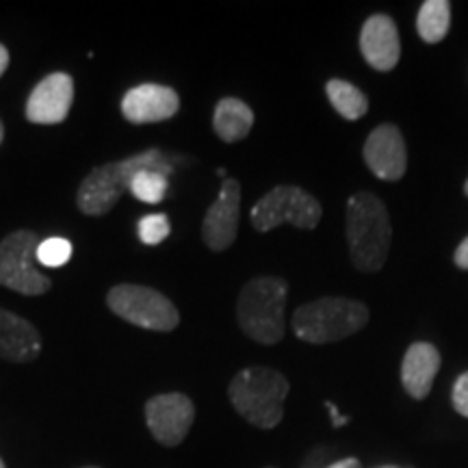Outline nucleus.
Here are the masks:
<instances>
[{
    "mask_svg": "<svg viewBox=\"0 0 468 468\" xmlns=\"http://www.w3.org/2000/svg\"><path fill=\"white\" fill-rule=\"evenodd\" d=\"M139 172H161L169 178L174 174V163L159 148H150L128 156V159L91 169L76 193V204H79L80 213L90 215V218L107 215L131 189L133 178Z\"/></svg>",
    "mask_w": 468,
    "mask_h": 468,
    "instance_id": "1",
    "label": "nucleus"
},
{
    "mask_svg": "<svg viewBox=\"0 0 468 468\" xmlns=\"http://www.w3.org/2000/svg\"><path fill=\"white\" fill-rule=\"evenodd\" d=\"M390 228L388 210L376 193H356L347 202V243L354 265L360 271H378L388 259Z\"/></svg>",
    "mask_w": 468,
    "mask_h": 468,
    "instance_id": "2",
    "label": "nucleus"
},
{
    "mask_svg": "<svg viewBox=\"0 0 468 468\" xmlns=\"http://www.w3.org/2000/svg\"><path fill=\"white\" fill-rule=\"evenodd\" d=\"M289 379L267 367H250L237 373L228 388L230 401L248 423L261 430H273L284 417Z\"/></svg>",
    "mask_w": 468,
    "mask_h": 468,
    "instance_id": "3",
    "label": "nucleus"
},
{
    "mask_svg": "<svg viewBox=\"0 0 468 468\" xmlns=\"http://www.w3.org/2000/svg\"><path fill=\"white\" fill-rule=\"evenodd\" d=\"M289 286L282 278L262 276L243 286L237 302V319L251 341L276 345L284 338V306Z\"/></svg>",
    "mask_w": 468,
    "mask_h": 468,
    "instance_id": "4",
    "label": "nucleus"
},
{
    "mask_svg": "<svg viewBox=\"0 0 468 468\" xmlns=\"http://www.w3.org/2000/svg\"><path fill=\"white\" fill-rule=\"evenodd\" d=\"M367 321L368 310L365 303L347 297H321L295 310L292 330L302 341L325 345L356 335Z\"/></svg>",
    "mask_w": 468,
    "mask_h": 468,
    "instance_id": "5",
    "label": "nucleus"
},
{
    "mask_svg": "<svg viewBox=\"0 0 468 468\" xmlns=\"http://www.w3.org/2000/svg\"><path fill=\"white\" fill-rule=\"evenodd\" d=\"M107 303L117 317L144 330L172 332L180 324V314L172 300L150 286L117 284L109 291Z\"/></svg>",
    "mask_w": 468,
    "mask_h": 468,
    "instance_id": "6",
    "label": "nucleus"
},
{
    "mask_svg": "<svg viewBox=\"0 0 468 468\" xmlns=\"http://www.w3.org/2000/svg\"><path fill=\"white\" fill-rule=\"evenodd\" d=\"M321 204L302 186L278 185L254 204L250 219L259 232H269L282 224L313 230L321 221Z\"/></svg>",
    "mask_w": 468,
    "mask_h": 468,
    "instance_id": "7",
    "label": "nucleus"
},
{
    "mask_svg": "<svg viewBox=\"0 0 468 468\" xmlns=\"http://www.w3.org/2000/svg\"><path fill=\"white\" fill-rule=\"evenodd\" d=\"M37 245L31 230H16L0 241V284L22 295H44L50 291V278L33 262L37 259Z\"/></svg>",
    "mask_w": 468,
    "mask_h": 468,
    "instance_id": "8",
    "label": "nucleus"
},
{
    "mask_svg": "<svg viewBox=\"0 0 468 468\" xmlns=\"http://www.w3.org/2000/svg\"><path fill=\"white\" fill-rule=\"evenodd\" d=\"M196 406L183 393L156 395L145 403V423L156 442L165 447H178L189 434Z\"/></svg>",
    "mask_w": 468,
    "mask_h": 468,
    "instance_id": "9",
    "label": "nucleus"
},
{
    "mask_svg": "<svg viewBox=\"0 0 468 468\" xmlns=\"http://www.w3.org/2000/svg\"><path fill=\"white\" fill-rule=\"evenodd\" d=\"M239 218H241V185L234 178L221 183L219 197L207 210L202 221V241L208 250L224 251L230 248L239 234Z\"/></svg>",
    "mask_w": 468,
    "mask_h": 468,
    "instance_id": "10",
    "label": "nucleus"
},
{
    "mask_svg": "<svg viewBox=\"0 0 468 468\" xmlns=\"http://www.w3.org/2000/svg\"><path fill=\"white\" fill-rule=\"evenodd\" d=\"M74 101V80L66 72L48 74L35 85L27 101V120L33 124H61Z\"/></svg>",
    "mask_w": 468,
    "mask_h": 468,
    "instance_id": "11",
    "label": "nucleus"
},
{
    "mask_svg": "<svg viewBox=\"0 0 468 468\" xmlns=\"http://www.w3.org/2000/svg\"><path fill=\"white\" fill-rule=\"evenodd\" d=\"M368 169L378 176L379 180H393L403 178L408 167V150L403 134L393 124H382L368 134L365 148H362Z\"/></svg>",
    "mask_w": 468,
    "mask_h": 468,
    "instance_id": "12",
    "label": "nucleus"
},
{
    "mask_svg": "<svg viewBox=\"0 0 468 468\" xmlns=\"http://www.w3.org/2000/svg\"><path fill=\"white\" fill-rule=\"evenodd\" d=\"M180 109V98L172 87L144 83L126 91L122 101V113L133 124H154L174 117Z\"/></svg>",
    "mask_w": 468,
    "mask_h": 468,
    "instance_id": "13",
    "label": "nucleus"
},
{
    "mask_svg": "<svg viewBox=\"0 0 468 468\" xmlns=\"http://www.w3.org/2000/svg\"><path fill=\"white\" fill-rule=\"evenodd\" d=\"M360 52L379 72H388L401 57L399 33L388 16H371L360 31Z\"/></svg>",
    "mask_w": 468,
    "mask_h": 468,
    "instance_id": "14",
    "label": "nucleus"
},
{
    "mask_svg": "<svg viewBox=\"0 0 468 468\" xmlns=\"http://www.w3.org/2000/svg\"><path fill=\"white\" fill-rule=\"evenodd\" d=\"M42 354V336L31 321L0 308V358L33 362Z\"/></svg>",
    "mask_w": 468,
    "mask_h": 468,
    "instance_id": "15",
    "label": "nucleus"
},
{
    "mask_svg": "<svg viewBox=\"0 0 468 468\" xmlns=\"http://www.w3.org/2000/svg\"><path fill=\"white\" fill-rule=\"evenodd\" d=\"M441 368V354L434 345L430 343H414L406 351V358L401 365V382L414 399H425L430 395L431 384Z\"/></svg>",
    "mask_w": 468,
    "mask_h": 468,
    "instance_id": "16",
    "label": "nucleus"
},
{
    "mask_svg": "<svg viewBox=\"0 0 468 468\" xmlns=\"http://www.w3.org/2000/svg\"><path fill=\"white\" fill-rule=\"evenodd\" d=\"M254 126V111L239 98H224L218 102L213 115V128L218 137L226 144L245 139Z\"/></svg>",
    "mask_w": 468,
    "mask_h": 468,
    "instance_id": "17",
    "label": "nucleus"
},
{
    "mask_svg": "<svg viewBox=\"0 0 468 468\" xmlns=\"http://www.w3.org/2000/svg\"><path fill=\"white\" fill-rule=\"evenodd\" d=\"M452 25V5L447 0H427L419 11L417 31L425 44L442 42Z\"/></svg>",
    "mask_w": 468,
    "mask_h": 468,
    "instance_id": "18",
    "label": "nucleus"
},
{
    "mask_svg": "<svg viewBox=\"0 0 468 468\" xmlns=\"http://www.w3.org/2000/svg\"><path fill=\"white\" fill-rule=\"evenodd\" d=\"M327 98H330L332 107L338 111V115H343L345 120H360L362 115L368 111V101L358 87L347 83V80L332 79L325 85Z\"/></svg>",
    "mask_w": 468,
    "mask_h": 468,
    "instance_id": "19",
    "label": "nucleus"
},
{
    "mask_svg": "<svg viewBox=\"0 0 468 468\" xmlns=\"http://www.w3.org/2000/svg\"><path fill=\"white\" fill-rule=\"evenodd\" d=\"M169 189V178L161 172H139L133 178L131 191L139 202L145 204H159L163 197L167 196Z\"/></svg>",
    "mask_w": 468,
    "mask_h": 468,
    "instance_id": "20",
    "label": "nucleus"
},
{
    "mask_svg": "<svg viewBox=\"0 0 468 468\" xmlns=\"http://www.w3.org/2000/svg\"><path fill=\"white\" fill-rule=\"evenodd\" d=\"M72 259V243L68 239L52 237L37 245V261L44 267H63Z\"/></svg>",
    "mask_w": 468,
    "mask_h": 468,
    "instance_id": "21",
    "label": "nucleus"
},
{
    "mask_svg": "<svg viewBox=\"0 0 468 468\" xmlns=\"http://www.w3.org/2000/svg\"><path fill=\"white\" fill-rule=\"evenodd\" d=\"M169 230H172V226H169V219L163 213L145 215L137 226L139 239L145 245H159L161 241H165L169 237Z\"/></svg>",
    "mask_w": 468,
    "mask_h": 468,
    "instance_id": "22",
    "label": "nucleus"
},
{
    "mask_svg": "<svg viewBox=\"0 0 468 468\" xmlns=\"http://www.w3.org/2000/svg\"><path fill=\"white\" fill-rule=\"evenodd\" d=\"M452 399H453V408L458 410L462 417L468 419V371L462 373L458 382H455Z\"/></svg>",
    "mask_w": 468,
    "mask_h": 468,
    "instance_id": "23",
    "label": "nucleus"
},
{
    "mask_svg": "<svg viewBox=\"0 0 468 468\" xmlns=\"http://www.w3.org/2000/svg\"><path fill=\"white\" fill-rule=\"evenodd\" d=\"M455 265L460 269H468V237L460 243V248L455 250Z\"/></svg>",
    "mask_w": 468,
    "mask_h": 468,
    "instance_id": "24",
    "label": "nucleus"
},
{
    "mask_svg": "<svg viewBox=\"0 0 468 468\" xmlns=\"http://www.w3.org/2000/svg\"><path fill=\"white\" fill-rule=\"evenodd\" d=\"M325 408H327V412H330L332 425H335V427H343L349 420V417H341V414H338V410H336L335 403H325Z\"/></svg>",
    "mask_w": 468,
    "mask_h": 468,
    "instance_id": "25",
    "label": "nucleus"
},
{
    "mask_svg": "<svg viewBox=\"0 0 468 468\" xmlns=\"http://www.w3.org/2000/svg\"><path fill=\"white\" fill-rule=\"evenodd\" d=\"M7 68H9V50L0 44V76L7 72Z\"/></svg>",
    "mask_w": 468,
    "mask_h": 468,
    "instance_id": "26",
    "label": "nucleus"
},
{
    "mask_svg": "<svg viewBox=\"0 0 468 468\" xmlns=\"http://www.w3.org/2000/svg\"><path fill=\"white\" fill-rule=\"evenodd\" d=\"M327 468H362V466H360V462L356 460V458H347V460L336 462V464H332V466H327Z\"/></svg>",
    "mask_w": 468,
    "mask_h": 468,
    "instance_id": "27",
    "label": "nucleus"
},
{
    "mask_svg": "<svg viewBox=\"0 0 468 468\" xmlns=\"http://www.w3.org/2000/svg\"><path fill=\"white\" fill-rule=\"evenodd\" d=\"M218 176H221V178L226 180V169H224V167H219V169H218Z\"/></svg>",
    "mask_w": 468,
    "mask_h": 468,
    "instance_id": "28",
    "label": "nucleus"
},
{
    "mask_svg": "<svg viewBox=\"0 0 468 468\" xmlns=\"http://www.w3.org/2000/svg\"><path fill=\"white\" fill-rule=\"evenodd\" d=\"M3 137H5V128H3V122H0V144H3Z\"/></svg>",
    "mask_w": 468,
    "mask_h": 468,
    "instance_id": "29",
    "label": "nucleus"
},
{
    "mask_svg": "<svg viewBox=\"0 0 468 468\" xmlns=\"http://www.w3.org/2000/svg\"><path fill=\"white\" fill-rule=\"evenodd\" d=\"M464 191H466V196H468V180H466V185H464Z\"/></svg>",
    "mask_w": 468,
    "mask_h": 468,
    "instance_id": "30",
    "label": "nucleus"
},
{
    "mask_svg": "<svg viewBox=\"0 0 468 468\" xmlns=\"http://www.w3.org/2000/svg\"><path fill=\"white\" fill-rule=\"evenodd\" d=\"M0 468H7V466H5V462H3V460H0Z\"/></svg>",
    "mask_w": 468,
    "mask_h": 468,
    "instance_id": "31",
    "label": "nucleus"
},
{
    "mask_svg": "<svg viewBox=\"0 0 468 468\" xmlns=\"http://www.w3.org/2000/svg\"><path fill=\"white\" fill-rule=\"evenodd\" d=\"M83 468H98V466H83Z\"/></svg>",
    "mask_w": 468,
    "mask_h": 468,
    "instance_id": "32",
    "label": "nucleus"
},
{
    "mask_svg": "<svg viewBox=\"0 0 468 468\" xmlns=\"http://www.w3.org/2000/svg\"><path fill=\"white\" fill-rule=\"evenodd\" d=\"M384 468H397V466H384Z\"/></svg>",
    "mask_w": 468,
    "mask_h": 468,
    "instance_id": "33",
    "label": "nucleus"
}]
</instances>
